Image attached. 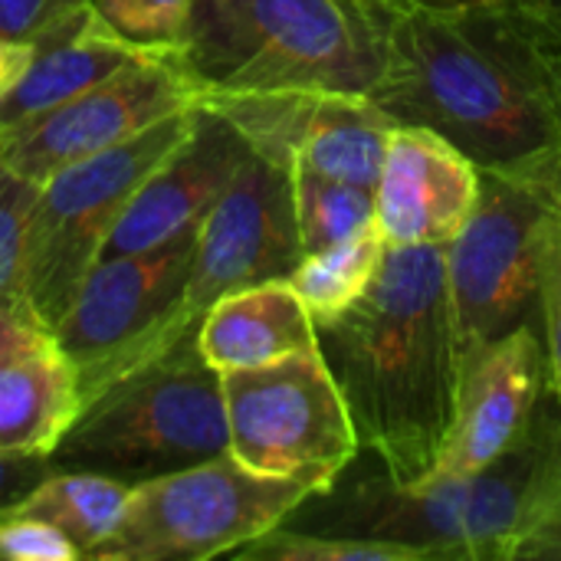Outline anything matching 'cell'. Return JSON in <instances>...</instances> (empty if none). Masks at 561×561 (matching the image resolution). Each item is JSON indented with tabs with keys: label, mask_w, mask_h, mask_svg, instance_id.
<instances>
[{
	"label": "cell",
	"mask_w": 561,
	"mask_h": 561,
	"mask_svg": "<svg viewBox=\"0 0 561 561\" xmlns=\"http://www.w3.org/2000/svg\"><path fill=\"white\" fill-rule=\"evenodd\" d=\"M201 102L204 92L181 69L174 49H154L89 85L76 99L7 131L0 161L43 184L53 171L115 148L154 122Z\"/></svg>",
	"instance_id": "8fae6325"
},
{
	"label": "cell",
	"mask_w": 561,
	"mask_h": 561,
	"mask_svg": "<svg viewBox=\"0 0 561 561\" xmlns=\"http://www.w3.org/2000/svg\"><path fill=\"white\" fill-rule=\"evenodd\" d=\"M197 348L224 375L319 348V329L289 279H266L217 296L197 322Z\"/></svg>",
	"instance_id": "e0dca14e"
},
{
	"label": "cell",
	"mask_w": 561,
	"mask_h": 561,
	"mask_svg": "<svg viewBox=\"0 0 561 561\" xmlns=\"http://www.w3.org/2000/svg\"><path fill=\"white\" fill-rule=\"evenodd\" d=\"M30 46L33 53L23 76L0 95V135L76 99L79 92L118 72L131 59L154 53L115 36L92 13V7H82L72 16L59 20Z\"/></svg>",
	"instance_id": "2e32d148"
},
{
	"label": "cell",
	"mask_w": 561,
	"mask_h": 561,
	"mask_svg": "<svg viewBox=\"0 0 561 561\" xmlns=\"http://www.w3.org/2000/svg\"><path fill=\"white\" fill-rule=\"evenodd\" d=\"M299 260L302 240L296 224L293 168L250 151L197 227L181 316L201 319L224 293L286 279Z\"/></svg>",
	"instance_id": "7c38bea8"
},
{
	"label": "cell",
	"mask_w": 561,
	"mask_h": 561,
	"mask_svg": "<svg viewBox=\"0 0 561 561\" xmlns=\"http://www.w3.org/2000/svg\"><path fill=\"white\" fill-rule=\"evenodd\" d=\"M539 319H542V345H546V371L549 394L561 411V224L546 260L542 286H539Z\"/></svg>",
	"instance_id": "4316f807"
},
{
	"label": "cell",
	"mask_w": 561,
	"mask_h": 561,
	"mask_svg": "<svg viewBox=\"0 0 561 561\" xmlns=\"http://www.w3.org/2000/svg\"><path fill=\"white\" fill-rule=\"evenodd\" d=\"M293 187L302 256L335 247L375 224V191L368 187L332 181L302 168H293Z\"/></svg>",
	"instance_id": "7402d4cb"
},
{
	"label": "cell",
	"mask_w": 561,
	"mask_h": 561,
	"mask_svg": "<svg viewBox=\"0 0 561 561\" xmlns=\"http://www.w3.org/2000/svg\"><path fill=\"white\" fill-rule=\"evenodd\" d=\"M546 394L542 332L526 319L467 362L454 431L434 477H463L500 460L529 431Z\"/></svg>",
	"instance_id": "5bb4252c"
},
{
	"label": "cell",
	"mask_w": 561,
	"mask_h": 561,
	"mask_svg": "<svg viewBox=\"0 0 561 561\" xmlns=\"http://www.w3.org/2000/svg\"><path fill=\"white\" fill-rule=\"evenodd\" d=\"M385 250H388V243H385L378 224H368L355 237H348L335 247L306 253L296 263V270L286 279L306 302L316 329L339 319L345 309H352L368 293V286L375 283V276L381 270Z\"/></svg>",
	"instance_id": "44dd1931"
},
{
	"label": "cell",
	"mask_w": 561,
	"mask_h": 561,
	"mask_svg": "<svg viewBox=\"0 0 561 561\" xmlns=\"http://www.w3.org/2000/svg\"><path fill=\"white\" fill-rule=\"evenodd\" d=\"M39 181L0 161V306L26 319L23 309V247L36 207ZM30 322V319H26Z\"/></svg>",
	"instance_id": "d4e9b609"
},
{
	"label": "cell",
	"mask_w": 561,
	"mask_h": 561,
	"mask_svg": "<svg viewBox=\"0 0 561 561\" xmlns=\"http://www.w3.org/2000/svg\"><path fill=\"white\" fill-rule=\"evenodd\" d=\"M49 473H53L49 457H7V454H0V519H7Z\"/></svg>",
	"instance_id": "f1b7e54d"
},
{
	"label": "cell",
	"mask_w": 561,
	"mask_h": 561,
	"mask_svg": "<svg viewBox=\"0 0 561 561\" xmlns=\"http://www.w3.org/2000/svg\"><path fill=\"white\" fill-rule=\"evenodd\" d=\"M329 533L408 546L427 561H561L559 404L542 401L529 431L477 473L355 486Z\"/></svg>",
	"instance_id": "3957f363"
},
{
	"label": "cell",
	"mask_w": 561,
	"mask_h": 561,
	"mask_svg": "<svg viewBox=\"0 0 561 561\" xmlns=\"http://www.w3.org/2000/svg\"><path fill=\"white\" fill-rule=\"evenodd\" d=\"M398 122L368 95H319L306 118L293 168L375 191Z\"/></svg>",
	"instance_id": "d6986e66"
},
{
	"label": "cell",
	"mask_w": 561,
	"mask_h": 561,
	"mask_svg": "<svg viewBox=\"0 0 561 561\" xmlns=\"http://www.w3.org/2000/svg\"><path fill=\"white\" fill-rule=\"evenodd\" d=\"M224 454H230L224 375L204 362L194 325L95 388L49 463L141 486Z\"/></svg>",
	"instance_id": "5b68a950"
},
{
	"label": "cell",
	"mask_w": 561,
	"mask_h": 561,
	"mask_svg": "<svg viewBox=\"0 0 561 561\" xmlns=\"http://www.w3.org/2000/svg\"><path fill=\"white\" fill-rule=\"evenodd\" d=\"M79 549L49 523L30 516L0 519V561H79Z\"/></svg>",
	"instance_id": "484cf974"
},
{
	"label": "cell",
	"mask_w": 561,
	"mask_h": 561,
	"mask_svg": "<svg viewBox=\"0 0 561 561\" xmlns=\"http://www.w3.org/2000/svg\"><path fill=\"white\" fill-rule=\"evenodd\" d=\"M325 493L332 486L319 477H270L224 454L131 486L115 529L85 561L230 559Z\"/></svg>",
	"instance_id": "8992f818"
},
{
	"label": "cell",
	"mask_w": 561,
	"mask_h": 561,
	"mask_svg": "<svg viewBox=\"0 0 561 561\" xmlns=\"http://www.w3.org/2000/svg\"><path fill=\"white\" fill-rule=\"evenodd\" d=\"M174 59L204 99L368 95L385 59L381 13L365 0H194Z\"/></svg>",
	"instance_id": "277c9868"
},
{
	"label": "cell",
	"mask_w": 561,
	"mask_h": 561,
	"mask_svg": "<svg viewBox=\"0 0 561 561\" xmlns=\"http://www.w3.org/2000/svg\"><path fill=\"white\" fill-rule=\"evenodd\" d=\"M375 10H467V7H490V3H503V0H365Z\"/></svg>",
	"instance_id": "d6a6232c"
},
{
	"label": "cell",
	"mask_w": 561,
	"mask_h": 561,
	"mask_svg": "<svg viewBox=\"0 0 561 561\" xmlns=\"http://www.w3.org/2000/svg\"><path fill=\"white\" fill-rule=\"evenodd\" d=\"M0 151H3V135H0Z\"/></svg>",
	"instance_id": "e575fe53"
},
{
	"label": "cell",
	"mask_w": 561,
	"mask_h": 561,
	"mask_svg": "<svg viewBox=\"0 0 561 561\" xmlns=\"http://www.w3.org/2000/svg\"><path fill=\"white\" fill-rule=\"evenodd\" d=\"M381 76L368 99L398 125L457 145L480 171L561 194L552 56L506 3L467 10H378Z\"/></svg>",
	"instance_id": "6da1fadb"
},
{
	"label": "cell",
	"mask_w": 561,
	"mask_h": 561,
	"mask_svg": "<svg viewBox=\"0 0 561 561\" xmlns=\"http://www.w3.org/2000/svg\"><path fill=\"white\" fill-rule=\"evenodd\" d=\"M224 404L230 454L256 473H306L335 486L362 450L322 348L263 368L224 371Z\"/></svg>",
	"instance_id": "30bf717a"
},
{
	"label": "cell",
	"mask_w": 561,
	"mask_h": 561,
	"mask_svg": "<svg viewBox=\"0 0 561 561\" xmlns=\"http://www.w3.org/2000/svg\"><path fill=\"white\" fill-rule=\"evenodd\" d=\"M194 237L197 230H187L151 250L102 256L89 270L66 316L49 332L53 348L76 371L82 401L112 375L201 322L181 316Z\"/></svg>",
	"instance_id": "9c48e42d"
},
{
	"label": "cell",
	"mask_w": 561,
	"mask_h": 561,
	"mask_svg": "<svg viewBox=\"0 0 561 561\" xmlns=\"http://www.w3.org/2000/svg\"><path fill=\"white\" fill-rule=\"evenodd\" d=\"M526 26L561 49V0H503Z\"/></svg>",
	"instance_id": "4dcf8cb0"
},
{
	"label": "cell",
	"mask_w": 561,
	"mask_h": 561,
	"mask_svg": "<svg viewBox=\"0 0 561 561\" xmlns=\"http://www.w3.org/2000/svg\"><path fill=\"white\" fill-rule=\"evenodd\" d=\"M250 141L214 105H197L187 135L138 184L115 220L102 256L161 247L197 230L233 174L250 158Z\"/></svg>",
	"instance_id": "4fadbf2b"
},
{
	"label": "cell",
	"mask_w": 561,
	"mask_h": 561,
	"mask_svg": "<svg viewBox=\"0 0 561 561\" xmlns=\"http://www.w3.org/2000/svg\"><path fill=\"white\" fill-rule=\"evenodd\" d=\"M128 496L131 486L112 477L85 470H53L10 516L49 523L85 559L115 529Z\"/></svg>",
	"instance_id": "ffe728a7"
},
{
	"label": "cell",
	"mask_w": 561,
	"mask_h": 561,
	"mask_svg": "<svg viewBox=\"0 0 561 561\" xmlns=\"http://www.w3.org/2000/svg\"><path fill=\"white\" fill-rule=\"evenodd\" d=\"M559 224L561 194L552 187L483 171L473 214L444 247L463 368L539 309V286Z\"/></svg>",
	"instance_id": "ba28073f"
},
{
	"label": "cell",
	"mask_w": 561,
	"mask_h": 561,
	"mask_svg": "<svg viewBox=\"0 0 561 561\" xmlns=\"http://www.w3.org/2000/svg\"><path fill=\"white\" fill-rule=\"evenodd\" d=\"M230 559L247 561H427L417 549L345 536V533H286L273 529Z\"/></svg>",
	"instance_id": "603a6c76"
},
{
	"label": "cell",
	"mask_w": 561,
	"mask_h": 561,
	"mask_svg": "<svg viewBox=\"0 0 561 561\" xmlns=\"http://www.w3.org/2000/svg\"><path fill=\"white\" fill-rule=\"evenodd\" d=\"M30 53H33L30 43H16V39L0 36V95L23 76V69L30 62Z\"/></svg>",
	"instance_id": "1f68e13d"
},
{
	"label": "cell",
	"mask_w": 561,
	"mask_h": 561,
	"mask_svg": "<svg viewBox=\"0 0 561 561\" xmlns=\"http://www.w3.org/2000/svg\"><path fill=\"white\" fill-rule=\"evenodd\" d=\"M79 404L76 371L53 342L0 365V454L49 457Z\"/></svg>",
	"instance_id": "ac0fdd59"
},
{
	"label": "cell",
	"mask_w": 561,
	"mask_h": 561,
	"mask_svg": "<svg viewBox=\"0 0 561 561\" xmlns=\"http://www.w3.org/2000/svg\"><path fill=\"white\" fill-rule=\"evenodd\" d=\"M483 171L447 138L398 125L375 181V224L388 247H447L480 201Z\"/></svg>",
	"instance_id": "9a60e30c"
},
{
	"label": "cell",
	"mask_w": 561,
	"mask_h": 561,
	"mask_svg": "<svg viewBox=\"0 0 561 561\" xmlns=\"http://www.w3.org/2000/svg\"><path fill=\"white\" fill-rule=\"evenodd\" d=\"M46 342H49L46 332H39L33 322H26L23 316L0 306V365L16 362V358L30 355L33 348L46 345Z\"/></svg>",
	"instance_id": "f546056e"
},
{
	"label": "cell",
	"mask_w": 561,
	"mask_h": 561,
	"mask_svg": "<svg viewBox=\"0 0 561 561\" xmlns=\"http://www.w3.org/2000/svg\"><path fill=\"white\" fill-rule=\"evenodd\" d=\"M319 348L358 444L385 463L388 480H431L454 431L463 378L444 247H388L368 293L319 325Z\"/></svg>",
	"instance_id": "7a4b0ae2"
},
{
	"label": "cell",
	"mask_w": 561,
	"mask_h": 561,
	"mask_svg": "<svg viewBox=\"0 0 561 561\" xmlns=\"http://www.w3.org/2000/svg\"><path fill=\"white\" fill-rule=\"evenodd\" d=\"M552 105H556V118L561 128V49H556L552 56Z\"/></svg>",
	"instance_id": "836d02e7"
},
{
	"label": "cell",
	"mask_w": 561,
	"mask_h": 561,
	"mask_svg": "<svg viewBox=\"0 0 561 561\" xmlns=\"http://www.w3.org/2000/svg\"><path fill=\"white\" fill-rule=\"evenodd\" d=\"M82 7H89V0H0V36L33 43Z\"/></svg>",
	"instance_id": "83f0119b"
},
{
	"label": "cell",
	"mask_w": 561,
	"mask_h": 561,
	"mask_svg": "<svg viewBox=\"0 0 561 561\" xmlns=\"http://www.w3.org/2000/svg\"><path fill=\"white\" fill-rule=\"evenodd\" d=\"M89 7L138 49H178L194 16V0H89Z\"/></svg>",
	"instance_id": "cb8c5ba5"
},
{
	"label": "cell",
	"mask_w": 561,
	"mask_h": 561,
	"mask_svg": "<svg viewBox=\"0 0 561 561\" xmlns=\"http://www.w3.org/2000/svg\"><path fill=\"white\" fill-rule=\"evenodd\" d=\"M197 108V105H194ZM194 108L174 112L141 135L53 171L36 194L23 247V309L39 332L66 316L138 184L187 135Z\"/></svg>",
	"instance_id": "52a82bcc"
}]
</instances>
